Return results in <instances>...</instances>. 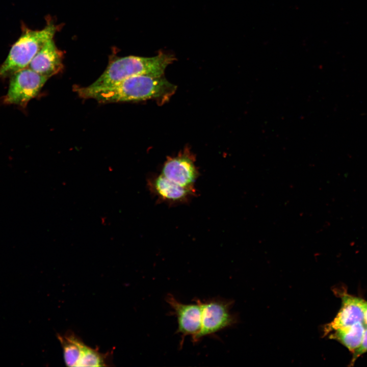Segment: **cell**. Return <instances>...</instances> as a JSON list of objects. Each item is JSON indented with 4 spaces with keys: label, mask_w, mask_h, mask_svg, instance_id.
Segmentation results:
<instances>
[{
    "label": "cell",
    "mask_w": 367,
    "mask_h": 367,
    "mask_svg": "<svg viewBox=\"0 0 367 367\" xmlns=\"http://www.w3.org/2000/svg\"><path fill=\"white\" fill-rule=\"evenodd\" d=\"M74 90L83 98H93L100 102L136 101L155 99L159 103L168 100L176 86L163 76L139 75L127 78L112 86L97 90L74 86Z\"/></svg>",
    "instance_id": "obj_1"
},
{
    "label": "cell",
    "mask_w": 367,
    "mask_h": 367,
    "mask_svg": "<svg viewBox=\"0 0 367 367\" xmlns=\"http://www.w3.org/2000/svg\"><path fill=\"white\" fill-rule=\"evenodd\" d=\"M174 60L172 55L163 52L153 57H115L109 62L103 73L87 87L93 90L102 89L139 75L163 76L166 68Z\"/></svg>",
    "instance_id": "obj_2"
},
{
    "label": "cell",
    "mask_w": 367,
    "mask_h": 367,
    "mask_svg": "<svg viewBox=\"0 0 367 367\" xmlns=\"http://www.w3.org/2000/svg\"><path fill=\"white\" fill-rule=\"evenodd\" d=\"M57 30V27L53 23H49L40 30L24 29L0 66V77L11 76L16 72L29 67L39 50L47 41L53 39Z\"/></svg>",
    "instance_id": "obj_3"
},
{
    "label": "cell",
    "mask_w": 367,
    "mask_h": 367,
    "mask_svg": "<svg viewBox=\"0 0 367 367\" xmlns=\"http://www.w3.org/2000/svg\"><path fill=\"white\" fill-rule=\"evenodd\" d=\"M68 366H107L112 363V352L101 353L86 345L82 339L71 330L57 334Z\"/></svg>",
    "instance_id": "obj_4"
},
{
    "label": "cell",
    "mask_w": 367,
    "mask_h": 367,
    "mask_svg": "<svg viewBox=\"0 0 367 367\" xmlns=\"http://www.w3.org/2000/svg\"><path fill=\"white\" fill-rule=\"evenodd\" d=\"M233 301L221 297L209 298L203 301L200 300L201 307V327L193 343L203 337L213 335L238 322L237 314L231 309Z\"/></svg>",
    "instance_id": "obj_5"
},
{
    "label": "cell",
    "mask_w": 367,
    "mask_h": 367,
    "mask_svg": "<svg viewBox=\"0 0 367 367\" xmlns=\"http://www.w3.org/2000/svg\"><path fill=\"white\" fill-rule=\"evenodd\" d=\"M48 79L29 67L16 72L11 76L4 102L25 107L38 95Z\"/></svg>",
    "instance_id": "obj_6"
},
{
    "label": "cell",
    "mask_w": 367,
    "mask_h": 367,
    "mask_svg": "<svg viewBox=\"0 0 367 367\" xmlns=\"http://www.w3.org/2000/svg\"><path fill=\"white\" fill-rule=\"evenodd\" d=\"M165 300L172 309L171 314H174L177 318L178 327L176 333L181 334L180 347H182L185 338L188 335L192 337L194 343L201 327L200 300L195 299V303L184 304L171 294H167Z\"/></svg>",
    "instance_id": "obj_7"
},
{
    "label": "cell",
    "mask_w": 367,
    "mask_h": 367,
    "mask_svg": "<svg viewBox=\"0 0 367 367\" xmlns=\"http://www.w3.org/2000/svg\"><path fill=\"white\" fill-rule=\"evenodd\" d=\"M161 174L180 186L192 190H195L194 185L199 176L195 159L188 150L168 158Z\"/></svg>",
    "instance_id": "obj_8"
},
{
    "label": "cell",
    "mask_w": 367,
    "mask_h": 367,
    "mask_svg": "<svg viewBox=\"0 0 367 367\" xmlns=\"http://www.w3.org/2000/svg\"><path fill=\"white\" fill-rule=\"evenodd\" d=\"M147 185L159 201L171 205L187 203L196 194V190L181 187L161 173L149 178Z\"/></svg>",
    "instance_id": "obj_9"
},
{
    "label": "cell",
    "mask_w": 367,
    "mask_h": 367,
    "mask_svg": "<svg viewBox=\"0 0 367 367\" xmlns=\"http://www.w3.org/2000/svg\"><path fill=\"white\" fill-rule=\"evenodd\" d=\"M340 297L341 307L333 320L324 327V336L328 335L334 330L351 326L357 322L364 323L363 299L348 294H343Z\"/></svg>",
    "instance_id": "obj_10"
},
{
    "label": "cell",
    "mask_w": 367,
    "mask_h": 367,
    "mask_svg": "<svg viewBox=\"0 0 367 367\" xmlns=\"http://www.w3.org/2000/svg\"><path fill=\"white\" fill-rule=\"evenodd\" d=\"M63 53L53 39L47 41L31 61L29 67L48 78L63 69Z\"/></svg>",
    "instance_id": "obj_11"
},
{
    "label": "cell",
    "mask_w": 367,
    "mask_h": 367,
    "mask_svg": "<svg viewBox=\"0 0 367 367\" xmlns=\"http://www.w3.org/2000/svg\"><path fill=\"white\" fill-rule=\"evenodd\" d=\"M366 326L362 322L337 329L328 334L329 338L337 340L352 353L362 342Z\"/></svg>",
    "instance_id": "obj_12"
},
{
    "label": "cell",
    "mask_w": 367,
    "mask_h": 367,
    "mask_svg": "<svg viewBox=\"0 0 367 367\" xmlns=\"http://www.w3.org/2000/svg\"><path fill=\"white\" fill-rule=\"evenodd\" d=\"M366 352H367V327L365 328L360 346L352 353L350 365H353L359 357Z\"/></svg>",
    "instance_id": "obj_13"
},
{
    "label": "cell",
    "mask_w": 367,
    "mask_h": 367,
    "mask_svg": "<svg viewBox=\"0 0 367 367\" xmlns=\"http://www.w3.org/2000/svg\"><path fill=\"white\" fill-rule=\"evenodd\" d=\"M362 306H363V310H364V324L366 328L367 327V301H366L363 300Z\"/></svg>",
    "instance_id": "obj_14"
}]
</instances>
